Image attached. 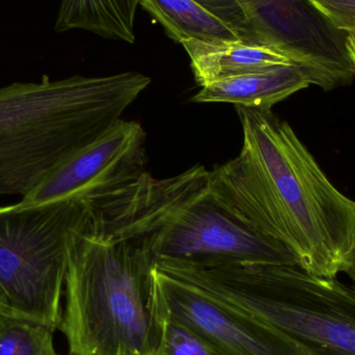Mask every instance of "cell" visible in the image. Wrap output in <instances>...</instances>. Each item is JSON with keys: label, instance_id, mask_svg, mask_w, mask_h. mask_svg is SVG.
I'll return each mask as SVG.
<instances>
[{"label": "cell", "instance_id": "cell-1", "mask_svg": "<svg viewBox=\"0 0 355 355\" xmlns=\"http://www.w3.org/2000/svg\"><path fill=\"white\" fill-rule=\"evenodd\" d=\"M239 155L210 171L217 200L287 248L304 270L345 273L355 254V200L327 176L289 123L271 110L236 107Z\"/></svg>", "mask_w": 355, "mask_h": 355}, {"label": "cell", "instance_id": "cell-2", "mask_svg": "<svg viewBox=\"0 0 355 355\" xmlns=\"http://www.w3.org/2000/svg\"><path fill=\"white\" fill-rule=\"evenodd\" d=\"M81 202L89 213V232L131 244L154 266L297 265L287 248L217 200L210 171L202 166L162 180L145 172Z\"/></svg>", "mask_w": 355, "mask_h": 355}, {"label": "cell", "instance_id": "cell-3", "mask_svg": "<svg viewBox=\"0 0 355 355\" xmlns=\"http://www.w3.org/2000/svg\"><path fill=\"white\" fill-rule=\"evenodd\" d=\"M137 72L71 76L0 87V196L31 193L97 141L149 87Z\"/></svg>", "mask_w": 355, "mask_h": 355}, {"label": "cell", "instance_id": "cell-4", "mask_svg": "<svg viewBox=\"0 0 355 355\" xmlns=\"http://www.w3.org/2000/svg\"><path fill=\"white\" fill-rule=\"evenodd\" d=\"M153 268L127 242L87 229L72 236L60 327L71 355H162L166 319Z\"/></svg>", "mask_w": 355, "mask_h": 355}, {"label": "cell", "instance_id": "cell-5", "mask_svg": "<svg viewBox=\"0 0 355 355\" xmlns=\"http://www.w3.org/2000/svg\"><path fill=\"white\" fill-rule=\"evenodd\" d=\"M164 272L277 329L306 355H355V290L297 265H172Z\"/></svg>", "mask_w": 355, "mask_h": 355}, {"label": "cell", "instance_id": "cell-6", "mask_svg": "<svg viewBox=\"0 0 355 355\" xmlns=\"http://www.w3.org/2000/svg\"><path fill=\"white\" fill-rule=\"evenodd\" d=\"M89 223L77 198L0 207V312L60 329L70 240Z\"/></svg>", "mask_w": 355, "mask_h": 355}, {"label": "cell", "instance_id": "cell-7", "mask_svg": "<svg viewBox=\"0 0 355 355\" xmlns=\"http://www.w3.org/2000/svg\"><path fill=\"white\" fill-rule=\"evenodd\" d=\"M156 297L166 320L198 334L225 355H306L260 319L174 279L154 266Z\"/></svg>", "mask_w": 355, "mask_h": 355}, {"label": "cell", "instance_id": "cell-8", "mask_svg": "<svg viewBox=\"0 0 355 355\" xmlns=\"http://www.w3.org/2000/svg\"><path fill=\"white\" fill-rule=\"evenodd\" d=\"M145 141L141 124L120 120L60 164L20 202L35 205L67 198L85 200L110 191L146 172Z\"/></svg>", "mask_w": 355, "mask_h": 355}, {"label": "cell", "instance_id": "cell-9", "mask_svg": "<svg viewBox=\"0 0 355 355\" xmlns=\"http://www.w3.org/2000/svg\"><path fill=\"white\" fill-rule=\"evenodd\" d=\"M182 46L189 55L194 78L200 87L290 64L304 67L311 75L308 64L300 56L273 46L198 41L185 42Z\"/></svg>", "mask_w": 355, "mask_h": 355}, {"label": "cell", "instance_id": "cell-10", "mask_svg": "<svg viewBox=\"0 0 355 355\" xmlns=\"http://www.w3.org/2000/svg\"><path fill=\"white\" fill-rule=\"evenodd\" d=\"M311 85L310 73L304 67L290 64L205 85L191 100L271 110L275 104Z\"/></svg>", "mask_w": 355, "mask_h": 355}, {"label": "cell", "instance_id": "cell-11", "mask_svg": "<svg viewBox=\"0 0 355 355\" xmlns=\"http://www.w3.org/2000/svg\"><path fill=\"white\" fill-rule=\"evenodd\" d=\"M233 27L245 43L279 47L298 0H196Z\"/></svg>", "mask_w": 355, "mask_h": 355}, {"label": "cell", "instance_id": "cell-12", "mask_svg": "<svg viewBox=\"0 0 355 355\" xmlns=\"http://www.w3.org/2000/svg\"><path fill=\"white\" fill-rule=\"evenodd\" d=\"M139 6L162 24L171 39L181 45L188 41L244 42L233 27L196 0H139Z\"/></svg>", "mask_w": 355, "mask_h": 355}, {"label": "cell", "instance_id": "cell-13", "mask_svg": "<svg viewBox=\"0 0 355 355\" xmlns=\"http://www.w3.org/2000/svg\"><path fill=\"white\" fill-rule=\"evenodd\" d=\"M139 0H60L54 29H83L106 39L133 44Z\"/></svg>", "mask_w": 355, "mask_h": 355}, {"label": "cell", "instance_id": "cell-14", "mask_svg": "<svg viewBox=\"0 0 355 355\" xmlns=\"http://www.w3.org/2000/svg\"><path fill=\"white\" fill-rule=\"evenodd\" d=\"M54 331L46 323L0 313V355H56Z\"/></svg>", "mask_w": 355, "mask_h": 355}, {"label": "cell", "instance_id": "cell-15", "mask_svg": "<svg viewBox=\"0 0 355 355\" xmlns=\"http://www.w3.org/2000/svg\"><path fill=\"white\" fill-rule=\"evenodd\" d=\"M162 355L225 354L185 325L168 319Z\"/></svg>", "mask_w": 355, "mask_h": 355}, {"label": "cell", "instance_id": "cell-16", "mask_svg": "<svg viewBox=\"0 0 355 355\" xmlns=\"http://www.w3.org/2000/svg\"><path fill=\"white\" fill-rule=\"evenodd\" d=\"M339 31L355 37V0H306Z\"/></svg>", "mask_w": 355, "mask_h": 355}, {"label": "cell", "instance_id": "cell-17", "mask_svg": "<svg viewBox=\"0 0 355 355\" xmlns=\"http://www.w3.org/2000/svg\"><path fill=\"white\" fill-rule=\"evenodd\" d=\"M345 50L347 54L348 60L352 62L355 70V37L354 35H348L345 41Z\"/></svg>", "mask_w": 355, "mask_h": 355}, {"label": "cell", "instance_id": "cell-18", "mask_svg": "<svg viewBox=\"0 0 355 355\" xmlns=\"http://www.w3.org/2000/svg\"><path fill=\"white\" fill-rule=\"evenodd\" d=\"M345 275H347L349 277V279H352V286L355 290V254L354 257V260H352V264L348 267L347 270L345 271Z\"/></svg>", "mask_w": 355, "mask_h": 355}, {"label": "cell", "instance_id": "cell-19", "mask_svg": "<svg viewBox=\"0 0 355 355\" xmlns=\"http://www.w3.org/2000/svg\"></svg>", "mask_w": 355, "mask_h": 355}, {"label": "cell", "instance_id": "cell-20", "mask_svg": "<svg viewBox=\"0 0 355 355\" xmlns=\"http://www.w3.org/2000/svg\"><path fill=\"white\" fill-rule=\"evenodd\" d=\"M56 355H58V354H56Z\"/></svg>", "mask_w": 355, "mask_h": 355}, {"label": "cell", "instance_id": "cell-21", "mask_svg": "<svg viewBox=\"0 0 355 355\" xmlns=\"http://www.w3.org/2000/svg\"><path fill=\"white\" fill-rule=\"evenodd\" d=\"M0 313H1V312H0Z\"/></svg>", "mask_w": 355, "mask_h": 355}]
</instances>
